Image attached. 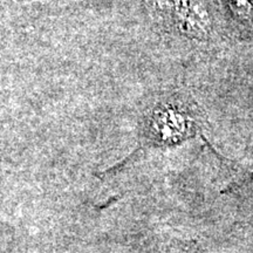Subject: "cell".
Masks as SVG:
<instances>
[{
    "label": "cell",
    "mask_w": 253,
    "mask_h": 253,
    "mask_svg": "<svg viewBox=\"0 0 253 253\" xmlns=\"http://www.w3.org/2000/svg\"><path fill=\"white\" fill-rule=\"evenodd\" d=\"M178 23L186 33L202 36L208 33L209 15L205 8L196 0H179L176 7Z\"/></svg>",
    "instance_id": "obj_1"
},
{
    "label": "cell",
    "mask_w": 253,
    "mask_h": 253,
    "mask_svg": "<svg viewBox=\"0 0 253 253\" xmlns=\"http://www.w3.org/2000/svg\"><path fill=\"white\" fill-rule=\"evenodd\" d=\"M184 125L185 123L182 115L175 112H168L158 120L160 128H157V130L161 132V135L168 136L169 138L182 132L184 129Z\"/></svg>",
    "instance_id": "obj_2"
}]
</instances>
